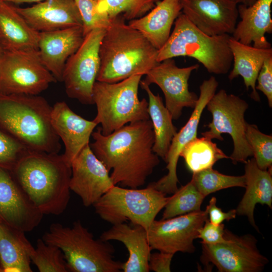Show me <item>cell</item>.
<instances>
[{"mask_svg": "<svg viewBox=\"0 0 272 272\" xmlns=\"http://www.w3.org/2000/svg\"><path fill=\"white\" fill-rule=\"evenodd\" d=\"M140 86L146 92L149 98L148 111L155 138L153 151L165 161L172 140L177 132V128L172 122L170 112L159 94H154L149 85L142 80Z\"/></svg>", "mask_w": 272, "mask_h": 272, "instance_id": "obj_29", "label": "cell"}, {"mask_svg": "<svg viewBox=\"0 0 272 272\" xmlns=\"http://www.w3.org/2000/svg\"><path fill=\"white\" fill-rule=\"evenodd\" d=\"M105 31L96 29L86 34L63 69L62 82L67 96L83 104H94L93 88L100 68L99 48Z\"/></svg>", "mask_w": 272, "mask_h": 272, "instance_id": "obj_11", "label": "cell"}, {"mask_svg": "<svg viewBox=\"0 0 272 272\" xmlns=\"http://www.w3.org/2000/svg\"><path fill=\"white\" fill-rule=\"evenodd\" d=\"M208 218L206 211H199L167 219L155 220L147 231L151 249L172 254L192 253L199 229Z\"/></svg>", "mask_w": 272, "mask_h": 272, "instance_id": "obj_13", "label": "cell"}, {"mask_svg": "<svg viewBox=\"0 0 272 272\" xmlns=\"http://www.w3.org/2000/svg\"><path fill=\"white\" fill-rule=\"evenodd\" d=\"M42 239L61 250L68 271H122L123 262L115 260L113 245L109 241L95 239L80 220L75 221L72 227L53 223Z\"/></svg>", "mask_w": 272, "mask_h": 272, "instance_id": "obj_5", "label": "cell"}, {"mask_svg": "<svg viewBox=\"0 0 272 272\" xmlns=\"http://www.w3.org/2000/svg\"><path fill=\"white\" fill-rule=\"evenodd\" d=\"M272 0H257L251 6L238 5L240 21L232 37L240 42L260 48H271L265 34L272 33Z\"/></svg>", "mask_w": 272, "mask_h": 272, "instance_id": "obj_22", "label": "cell"}, {"mask_svg": "<svg viewBox=\"0 0 272 272\" xmlns=\"http://www.w3.org/2000/svg\"><path fill=\"white\" fill-rule=\"evenodd\" d=\"M84 38L81 26L40 32L38 51L40 59L56 81L62 82L64 65Z\"/></svg>", "mask_w": 272, "mask_h": 272, "instance_id": "obj_21", "label": "cell"}, {"mask_svg": "<svg viewBox=\"0 0 272 272\" xmlns=\"http://www.w3.org/2000/svg\"><path fill=\"white\" fill-rule=\"evenodd\" d=\"M91 136L94 142L90 147L107 170H112L115 185L142 186L160 163L153 151L155 138L150 119L127 124L106 135L100 127Z\"/></svg>", "mask_w": 272, "mask_h": 272, "instance_id": "obj_1", "label": "cell"}, {"mask_svg": "<svg viewBox=\"0 0 272 272\" xmlns=\"http://www.w3.org/2000/svg\"><path fill=\"white\" fill-rule=\"evenodd\" d=\"M10 172L43 215H58L65 211L70 198L72 170L62 155L29 151Z\"/></svg>", "mask_w": 272, "mask_h": 272, "instance_id": "obj_2", "label": "cell"}, {"mask_svg": "<svg viewBox=\"0 0 272 272\" xmlns=\"http://www.w3.org/2000/svg\"><path fill=\"white\" fill-rule=\"evenodd\" d=\"M237 5H243L245 6H251L257 0H232Z\"/></svg>", "mask_w": 272, "mask_h": 272, "instance_id": "obj_43", "label": "cell"}, {"mask_svg": "<svg viewBox=\"0 0 272 272\" xmlns=\"http://www.w3.org/2000/svg\"><path fill=\"white\" fill-rule=\"evenodd\" d=\"M3 51L2 50V48H1L0 47V54L2 53V52H3Z\"/></svg>", "mask_w": 272, "mask_h": 272, "instance_id": "obj_44", "label": "cell"}, {"mask_svg": "<svg viewBox=\"0 0 272 272\" xmlns=\"http://www.w3.org/2000/svg\"><path fill=\"white\" fill-rule=\"evenodd\" d=\"M229 45L233 62L229 79L231 81L238 76L242 77L246 89H252L251 98L253 100L260 101L259 94L255 88L256 79L264 60L272 56V48H260L246 45L231 35Z\"/></svg>", "mask_w": 272, "mask_h": 272, "instance_id": "obj_27", "label": "cell"}, {"mask_svg": "<svg viewBox=\"0 0 272 272\" xmlns=\"http://www.w3.org/2000/svg\"><path fill=\"white\" fill-rule=\"evenodd\" d=\"M218 85L214 76L202 82L199 87L200 94L197 103L190 118L172 140L165 160L167 174L157 181L150 183L166 195L174 193L178 188L177 166L180 154L186 144L197 137L201 114L207 103L215 94Z\"/></svg>", "mask_w": 272, "mask_h": 272, "instance_id": "obj_15", "label": "cell"}, {"mask_svg": "<svg viewBox=\"0 0 272 272\" xmlns=\"http://www.w3.org/2000/svg\"><path fill=\"white\" fill-rule=\"evenodd\" d=\"M51 123L53 129L62 141L65 150L62 157L69 165L87 145L98 125L76 114L64 101L55 103L52 107Z\"/></svg>", "mask_w": 272, "mask_h": 272, "instance_id": "obj_19", "label": "cell"}, {"mask_svg": "<svg viewBox=\"0 0 272 272\" xmlns=\"http://www.w3.org/2000/svg\"><path fill=\"white\" fill-rule=\"evenodd\" d=\"M191 180L199 191L206 197L217 191L233 187H245L244 175H225L209 168L192 173Z\"/></svg>", "mask_w": 272, "mask_h": 272, "instance_id": "obj_33", "label": "cell"}, {"mask_svg": "<svg viewBox=\"0 0 272 272\" xmlns=\"http://www.w3.org/2000/svg\"><path fill=\"white\" fill-rule=\"evenodd\" d=\"M246 137L259 168L267 170L272 166V136L261 132L257 125L247 123Z\"/></svg>", "mask_w": 272, "mask_h": 272, "instance_id": "obj_35", "label": "cell"}, {"mask_svg": "<svg viewBox=\"0 0 272 272\" xmlns=\"http://www.w3.org/2000/svg\"><path fill=\"white\" fill-rule=\"evenodd\" d=\"M15 8L28 24L39 32L82 27L75 0H45L30 7Z\"/></svg>", "mask_w": 272, "mask_h": 272, "instance_id": "obj_20", "label": "cell"}, {"mask_svg": "<svg viewBox=\"0 0 272 272\" xmlns=\"http://www.w3.org/2000/svg\"><path fill=\"white\" fill-rule=\"evenodd\" d=\"M168 197L150 183L144 188L112 186L93 206L103 220L114 225L129 221L147 232Z\"/></svg>", "mask_w": 272, "mask_h": 272, "instance_id": "obj_8", "label": "cell"}, {"mask_svg": "<svg viewBox=\"0 0 272 272\" xmlns=\"http://www.w3.org/2000/svg\"><path fill=\"white\" fill-rule=\"evenodd\" d=\"M121 15L111 18L99 48L100 68L96 81L116 83L146 74L159 62L158 50Z\"/></svg>", "mask_w": 272, "mask_h": 272, "instance_id": "obj_3", "label": "cell"}, {"mask_svg": "<svg viewBox=\"0 0 272 272\" xmlns=\"http://www.w3.org/2000/svg\"><path fill=\"white\" fill-rule=\"evenodd\" d=\"M225 243H201V262L209 268L214 265L220 272H260L268 262L257 247L251 234L238 236L225 229Z\"/></svg>", "mask_w": 272, "mask_h": 272, "instance_id": "obj_12", "label": "cell"}, {"mask_svg": "<svg viewBox=\"0 0 272 272\" xmlns=\"http://www.w3.org/2000/svg\"><path fill=\"white\" fill-rule=\"evenodd\" d=\"M79 11L83 34L85 36L93 30L106 29L109 25L111 19L104 13L99 12L95 0H75Z\"/></svg>", "mask_w": 272, "mask_h": 272, "instance_id": "obj_36", "label": "cell"}, {"mask_svg": "<svg viewBox=\"0 0 272 272\" xmlns=\"http://www.w3.org/2000/svg\"><path fill=\"white\" fill-rule=\"evenodd\" d=\"M0 272H3L2 269L1 268V267H0Z\"/></svg>", "mask_w": 272, "mask_h": 272, "instance_id": "obj_45", "label": "cell"}, {"mask_svg": "<svg viewBox=\"0 0 272 272\" xmlns=\"http://www.w3.org/2000/svg\"><path fill=\"white\" fill-rule=\"evenodd\" d=\"M224 224H214L210 222L208 218L199 229L197 238L201 240L200 243L206 244H216L225 243L227 240L224 237Z\"/></svg>", "mask_w": 272, "mask_h": 272, "instance_id": "obj_38", "label": "cell"}, {"mask_svg": "<svg viewBox=\"0 0 272 272\" xmlns=\"http://www.w3.org/2000/svg\"><path fill=\"white\" fill-rule=\"evenodd\" d=\"M181 12V0H161L146 15L129 21L128 24L159 50L168 39L172 25Z\"/></svg>", "mask_w": 272, "mask_h": 272, "instance_id": "obj_24", "label": "cell"}, {"mask_svg": "<svg viewBox=\"0 0 272 272\" xmlns=\"http://www.w3.org/2000/svg\"><path fill=\"white\" fill-rule=\"evenodd\" d=\"M174 24L167 42L158 50V62L168 58L188 56L197 60L210 73L224 75L229 71L233 62L229 45L230 35H207L182 12Z\"/></svg>", "mask_w": 272, "mask_h": 272, "instance_id": "obj_6", "label": "cell"}, {"mask_svg": "<svg viewBox=\"0 0 272 272\" xmlns=\"http://www.w3.org/2000/svg\"><path fill=\"white\" fill-rule=\"evenodd\" d=\"M29 151L22 144L0 129V167L11 171Z\"/></svg>", "mask_w": 272, "mask_h": 272, "instance_id": "obj_37", "label": "cell"}, {"mask_svg": "<svg viewBox=\"0 0 272 272\" xmlns=\"http://www.w3.org/2000/svg\"><path fill=\"white\" fill-rule=\"evenodd\" d=\"M199 67L195 64L179 67L173 58L159 62L146 74L143 81L148 85L154 84L162 91L165 106L173 119H178L184 107L194 108L198 97L189 90L188 80L192 72Z\"/></svg>", "mask_w": 272, "mask_h": 272, "instance_id": "obj_14", "label": "cell"}, {"mask_svg": "<svg viewBox=\"0 0 272 272\" xmlns=\"http://www.w3.org/2000/svg\"><path fill=\"white\" fill-rule=\"evenodd\" d=\"M56 81L43 64L38 50L0 54L1 94L36 95Z\"/></svg>", "mask_w": 272, "mask_h": 272, "instance_id": "obj_10", "label": "cell"}, {"mask_svg": "<svg viewBox=\"0 0 272 272\" xmlns=\"http://www.w3.org/2000/svg\"><path fill=\"white\" fill-rule=\"evenodd\" d=\"M24 232L0 222V267L3 272H32L34 249Z\"/></svg>", "mask_w": 272, "mask_h": 272, "instance_id": "obj_28", "label": "cell"}, {"mask_svg": "<svg viewBox=\"0 0 272 272\" xmlns=\"http://www.w3.org/2000/svg\"><path fill=\"white\" fill-rule=\"evenodd\" d=\"M161 0H101L97 9L112 18L121 15L125 20L142 17L150 11Z\"/></svg>", "mask_w": 272, "mask_h": 272, "instance_id": "obj_32", "label": "cell"}, {"mask_svg": "<svg viewBox=\"0 0 272 272\" xmlns=\"http://www.w3.org/2000/svg\"><path fill=\"white\" fill-rule=\"evenodd\" d=\"M245 192L236 209V214L246 216L251 225L258 230L254 218L257 203L272 208L271 168L267 170L258 167L254 158L245 163Z\"/></svg>", "mask_w": 272, "mask_h": 272, "instance_id": "obj_26", "label": "cell"}, {"mask_svg": "<svg viewBox=\"0 0 272 272\" xmlns=\"http://www.w3.org/2000/svg\"><path fill=\"white\" fill-rule=\"evenodd\" d=\"M182 13L198 29L210 36L232 34L238 15L232 0H181Z\"/></svg>", "mask_w": 272, "mask_h": 272, "instance_id": "obj_18", "label": "cell"}, {"mask_svg": "<svg viewBox=\"0 0 272 272\" xmlns=\"http://www.w3.org/2000/svg\"><path fill=\"white\" fill-rule=\"evenodd\" d=\"M216 202V198L215 196L212 197L205 210L210 222L215 225H219L225 221H229L235 218L237 215L236 209L224 212L217 206Z\"/></svg>", "mask_w": 272, "mask_h": 272, "instance_id": "obj_40", "label": "cell"}, {"mask_svg": "<svg viewBox=\"0 0 272 272\" xmlns=\"http://www.w3.org/2000/svg\"><path fill=\"white\" fill-rule=\"evenodd\" d=\"M31 262L40 272H68L63 254L57 246L38 239L30 253Z\"/></svg>", "mask_w": 272, "mask_h": 272, "instance_id": "obj_34", "label": "cell"}, {"mask_svg": "<svg viewBox=\"0 0 272 272\" xmlns=\"http://www.w3.org/2000/svg\"><path fill=\"white\" fill-rule=\"evenodd\" d=\"M100 239L104 241L116 240L122 243L128 252L127 260L123 263L124 272H149L151 248L147 231L139 225L126 223L112 225L102 233Z\"/></svg>", "mask_w": 272, "mask_h": 272, "instance_id": "obj_23", "label": "cell"}, {"mask_svg": "<svg viewBox=\"0 0 272 272\" xmlns=\"http://www.w3.org/2000/svg\"><path fill=\"white\" fill-rule=\"evenodd\" d=\"M52 107L38 95L0 93V129L30 151L58 154L61 145L51 123Z\"/></svg>", "mask_w": 272, "mask_h": 272, "instance_id": "obj_4", "label": "cell"}, {"mask_svg": "<svg viewBox=\"0 0 272 272\" xmlns=\"http://www.w3.org/2000/svg\"><path fill=\"white\" fill-rule=\"evenodd\" d=\"M89 144L72 161L70 182L71 190L81 198L86 207L93 206L115 185L109 171L94 154Z\"/></svg>", "mask_w": 272, "mask_h": 272, "instance_id": "obj_16", "label": "cell"}, {"mask_svg": "<svg viewBox=\"0 0 272 272\" xmlns=\"http://www.w3.org/2000/svg\"><path fill=\"white\" fill-rule=\"evenodd\" d=\"M212 114V120L207 126L209 130L201 133L208 139L223 141V133H228L233 142V151L229 156L233 164L245 163L253 156L252 150L246 137L247 122L244 114L248 108L247 102L240 97L220 90L207 104Z\"/></svg>", "mask_w": 272, "mask_h": 272, "instance_id": "obj_9", "label": "cell"}, {"mask_svg": "<svg viewBox=\"0 0 272 272\" xmlns=\"http://www.w3.org/2000/svg\"><path fill=\"white\" fill-rule=\"evenodd\" d=\"M180 157L184 159L187 168L192 173L212 168L221 159H229L216 143L204 137H196L186 144Z\"/></svg>", "mask_w": 272, "mask_h": 272, "instance_id": "obj_30", "label": "cell"}, {"mask_svg": "<svg viewBox=\"0 0 272 272\" xmlns=\"http://www.w3.org/2000/svg\"><path fill=\"white\" fill-rule=\"evenodd\" d=\"M158 251L151 253L149 260V270L155 272L171 271V263L174 254Z\"/></svg>", "mask_w": 272, "mask_h": 272, "instance_id": "obj_41", "label": "cell"}, {"mask_svg": "<svg viewBox=\"0 0 272 272\" xmlns=\"http://www.w3.org/2000/svg\"><path fill=\"white\" fill-rule=\"evenodd\" d=\"M43 215L17 183L11 172L0 167V222L27 232L38 226Z\"/></svg>", "mask_w": 272, "mask_h": 272, "instance_id": "obj_17", "label": "cell"}, {"mask_svg": "<svg viewBox=\"0 0 272 272\" xmlns=\"http://www.w3.org/2000/svg\"><path fill=\"white\" fill-rule=\"evenodd\" d=\"M39 35L15 6L0 0V47L3 51L38 50Z\"/></svg>", "mask_w": 272, "mask_h": 272, "instance_id": "obj_25", "label": "cell"}, {"mask_svg": "<svg viewBox=\"0 0 272 272\" xmlns=\"http://www.w3.org/2000/svg\"><path fill=\"white\" fill-rule=\"evenodd\" d=\"M205 198L191 179L186 184L178 188L172 196L168 197L162 219L199 211Z\"/></svg>", "mask_w": 272, "mask_h": 272, "instance_id": "obj_31", "label": "cell"}, {"mask_svg": "<svg viewBox=\"0 0 272 272\" xmlns=\"http://www.w3.org/2000/svg\"><path fill=\"white\" fill-rule=\"evenodd\" d=\"M142 76L135 75L116 83L95 82L93 98L97 112L93 121L101 124L103 134L130 123L150 119L148 102L138 96Z\"/></svg>", "mask_w": 272, "mask_h": 272, "instance_id": "obj_7", "label": "cell"}, {"mask_svg": "<svg viewBox=\"0 0 272 272\" xmlns=\"http://www.w3.org/2000/svg\"><path fill=\"white\" fill-rule=\"evenodd\" d=\"M95 1H96L97 2H99V1H100L101 0H95Z\"/></svg>", "mask_w": 272, "mask_h": 272, "instance_id": "obj_46", "label": "cell"}, {"mask_svg": "<svg viewBox=\"0 0 272 272\" xmlns=\"http://www.w3.org/2000/svg\"><path fill=\"white\" fill-rule=\"evenodd\" d=\"M256 90L262 92L266 96L268 105L272 107V56L266 59L258 73Z\"/></svg>", "mask_w": 272, "mask_h": 272, "instance_id": "obj_39", "label": "cell"}, {"mask_svg": "<svg viewBox=\"0 0 272 272\" xmlns=\"http://www.w3.org/2000/svg\"><path fill=\"white\" fill-rule=\"evenodd\" d=\"M9 3H39L45 0H3Z\"/></svg>", "mask_w": 272, "mask_h": 272, "instance_id": "obj_42", "label": "cell"}]
</instances>
